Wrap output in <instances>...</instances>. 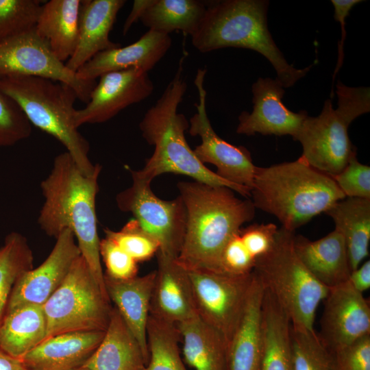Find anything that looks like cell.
<instances>
[{
    "label": "cell",
    "instance_id": "ab89813d",
    "mask_svg": "<svg viewBox=\"0 0 370 370\" xmlns=\"http://www.w3.org/2000/svg\"><path fill=\"white\" fill-rule=\"evenodd\" d=\"M239 231V230H238ZM238 231L225 245L220 258V271L242 275L252 273L257 260L241 240Z\"/></svg>",
    "mask_w": 370,
    "mask_h": 370
},
{
    "label": "cell",
    "instance_id": "2e32d148",
    "mask_svg": "<svg viewBox=\"0 0 370 370\" xmlns=\"http://www.w3.org/2000/svg\"><path fill=\"white\" fill-rule=\"evenodd\" d=\"M56 239L55 245L45 260L18 278L5 312L25 304L42 306L61 285L81 252L71 230H63Z\"/></svg>",
    "mask_w": 370,
    "mask_h": 370
},
{
    "label": "cell",
    "instance_id": "52a82bcc",
    "mask_svg": "<svg viewBox=\"0 0 370 370\" xmlns=\"http://www.w3.org/2000/svg\"><path fill=\"white\" fill-rule=\"evenodd\" d=\"M338 106L325 101L319 115L304 119L293 138L302 147L299 157L312 168L329 176L339 173L356 156L348 127L360 115L370 111L369 87H349L336 84Z\"/></svg>",
    "mask_w": 370,
    "mask_h": 370
},
{
    "label": "cell",
    "instance_id": "9a60e30c",
    "mask_svg": "<svg viewBox=\"0 0 370 370\" xmlns=\"http://www.w3.org/2000/svg\"><path fill=\"white\" fill-rule=\"evenodd\" d=\"M153 84L148 73L136 69L109 72L99 77L86 106L76 110V127L109 121L122 110L149 97Z\"/></svg>",
    "mask_w": 370,
    "mask_h": 370
},
{
    "label": "cell",
    "instance_id": "d4e9b609",
    "mask_svg": "<svg viewBox=\"0 0 370 370\" xmlns=\"http://www.w3.org/2000/svg\"><path fill=\"white\" fill-rule=\"evenodd\" d=\"M147 360L141 347L118 310L112 307L100 344L81 370H143Z\"/></svg>",
    "mask_w": 370,
    "mask_h": 370
},
{
    "label": "cell",
    "instance_id": "7bdbcfd3",
    "mask_svg": "<svg viewBox=\"0 0 370 370\" xmlns=\"http://www.w3.org/2000/svg\"><path fill=\"white\" fill-rule=\"evenodd\" d=\"M348 282L352 286L360 293L370 288V261H365L362 265L352 271Z\"/></svg>",
    "mask_w": 370,
    "mask_h": 370
},
{
    "label": "cell",
    "instance_id": "3957f363",
    "mask_svg": "<svg viewBox=\"0 0 370 370\" xmlns=\"http://www.w3.org/2000/svg\"><path fill=\"white\" fill-rule=\"evenodd\" d=\"M180 60L177 71L156 103L147 110L139 128L142 136L154 147L153 153L144 167L136 173L152 180L162 174L173 173L191 177L195 181L212 186H225L248 198L251 190L225 180L199 161L188 145L185 132L189 123L177 112L187 89Z\"/></svg>",
    "mask_w": 370,
    "mask_h": 370
},
{
    "label": "cell",
    "instance_id": "277c9868",
    "mask_svg": "<svg viewBox=\"0 0 370 370\" xmlns=\"http://www.w3.org/2000/svg\"><path fill=\"white\" fill-rule=\"evenodd\" d=\"M267 0L207 1L196 31L190 36L194 47L201 53L235 47L254 50L266 58L284 88L293 86L312 65L296 69L276 45L267 26Z\"/></svg>",
    "mask_w": 370,
    "mask_h": 370
},
{
    "label": "cell",
    "instance_id": "bcb514c9",
    "mask_svg": "<svg viewBox=\"0 0 370 370\" xmlns=\"http://www.w3.org/2000/svg\"><path fill=\"white\" fill-rule=\"evenodd\" d=\"M73 370H81V369H79V368H76V369H73Z\"/></svg>",
    "mask_w": 370,
    "mask_h": 370
},
{
    "label": "cell",
    "instance_id": "7c38bea8",
    "mask_svg": "<svg viewBox=\"0 0 370 370\" xmlns=\"http://www.w3.org/2000/svg\"><path fill=\"white\" fill-rule=\"evenodd\" d=\"M0 76L37 77L65 84L86 103L97 84L96 81L78 78L75 72L59 60L35 27L0 43Z\"/></svg>",
    "mask_w": 370,
    "mask_h": 370
},
{
    "label": "cell",
    "instance_id": "ee69618b",
    "mask_svg": "<svg viewBox=\"0 0 370 370\" xmlns=\"http://www.w3.org/2000/svg\"><path fill=\"white\" fill-rule=\"evenodd\" d=\"M153 0H135L132 10L127 17L123 27V34L125 35L132 25L140 20L145 11L152 4Z\"/></svg>",
    "mask_w": 370,
    "mask_h": 370
},
{
    "label": "cell",
    "instance_id": "5bb4252c",
    "mask_svg": "<svg viewBox=\"0 0 370 370\" xmlns=\"http://www.w3.org/2000/svg\"><path fill=\"white\" fill-rule=\"evenodd\" d=\"M323 301L317 334L330 352L370 334L369 301L348 281L330 288Z\"/></svg>",
    "mask_w": 370,
    "mask_h": 370
},
{
    "label": "cell",
    "instance_id": "d590c367",
    "mask_svg": "<svg viewBox=\"0 0 370 370\" xmlns=\"http://www.w3.org/2000/svg\"><path fill=\"white\" fill-rule=\"evenodd\" d=\"M106 238L114 242L137 262L150 259L159 250V243L133 219L119 231L105 228Z\"/></svg>",
    "mask_w": 370,
    "mask_h": 370
},
{
    "label": "cell",
    "instance_id": "5b68a950",
    "mask_svg": "<svg viewBox=\"0 0 370 370\" xmlns=\"http://www.w3.org/2000/svg\"><path fill=\"white\" fill-rule=\"evenodd\" d=\"M251 197L256 208L275 216L292 232L345 198L330 176L299 158L257 166Z\"/></svg>",
    "mask_w": 370,
    "mask_h": 370
},
{
    "label": "cell",
    "instance_id": "1f68e13d",
    "mask_svg": "<svg viewBox=\"0 0 370 370\" xmlns=\"http://www.w3.org/2000/svg\"><path fill=\"white\" fill-rule=\"evenodd\" d=\"M176 325L149 316L147 341L149 358L143 370H187L182 359Z\"/></svg>",
    "mask_w": 370,
    "mask_h": 370
},
{
    "label": "cell",
    "instance_id": "f35d334b",
    "mask_svg": "<svg viewBox=\"0 0 370 370\" xmlns=\"http://www.w3.org/2000/svg\"><path fill=\"white\" fill-rule=\"evenodd\" d=\"M99 254L106 266V275L125 280L137 275V262L108 238L100 240Z\"/></svg>",
    "mask_w": 370,
    "mask_h": 370
},
{
    "label": "cell",
    "instance_id": "836d02e7",
    "mask_svg": "<svg viewBox=\"0 0 370 370\" xmlns=\"http://www.w3.org/2000/svg\"><path fill=\"white\" fill-rule=\"evenodd\" d=\"M291 339L293 370H332L331 352L315 330L291 324Z\"/></svg>",
    "mask_w": 370,
    "mask_h": 370
},
{
    "label": "cell",
    "instance_id": "4316f807",
    "mask_svg": "<svg viewBox=\"0 0 370 370\" xmlns=\"http://www.w3.org/2000/svg\"><path fill=\"white\" fill-rule=\"evenodd\" d=\"M186 362L195 370H227V342L198 316L176 325Z\"/></svg>",
    "mask_w": 370,
    "mask_h": 370
},
{
    "label": "cell",
    "instance_id": "74e56055",
    "mask_svg": "<svg viewBox=\"0 0 370 370\" xmlns=\"http://www.w3.org/2000/svg\"><path fill=\"white\" fill-rule=\"evenodd\" d=\"M330 177L345 197L370 199V166L360 163L356 156Z\"/></svg>",
    "mask_w": 370,
    "mask_h": 370
},
{
    "label": "cell",
    "instance_id": "f546056e",
    "mask_svg": "<svg viewBox=\"0 0 370 370\" xmlns=\"http://www.w3.org/2000/svg\"><path fill=\"white\" fill-rule=\"evenodd\" d=\"M46 332L42 306L23 305L5 312L0 323V347L21 358L45 338Z\"/></svg>",
    "mask_w": 370,
    "mask_h": 370
},
{
    "label": "cell",
    "instance_id": "8992f818",
    "mask_svg": "<svg viewBox=\"0 0 370 370\" xmlns=\"http://www.w3.org/2000/svg\"><path fill=\"white\" fill-rule=\"evenodd\" d=\"M0 90L16 101L32 125L60 141L84 174L95 172L99 164L90 162L89 143L74 124L77 96L71 87L42 77L12 76L0 78Z\"/></svg>",
    "mask_w": 370,
    "mask_h": 370
},
{
    "label": "cell",
    "instance_id": "d6a6232c",
    "mask_svg": "<svg viewBox=\"0 0 370 370\" xmlns=\"http://www.w3.org/2000/svg\"><path fill=\"white\" fill-rule=\"evenodd\" d=\"M33 268V254L26 238L12 232L0 248V323L18 278Z\"/></svg>",
    "mask_w": 370,
    "mask_h": 370
},
{
    "label": "cell",
    "instance_id": "ffe728a7",
    "mask_svg": "<svg viewBox=\"0 0 370 370\" xmlns=\"http://www.w3.org/2000/svg\"><path fill=\"white\" fill-rule=\"evenodd\" d=\"M125 0H82L78 37L74 53L65 65L75 72L97 53L120 47L109 38Z\"/></svg>",
    "mask_w": 370,
    "mask_h": 370
},
{
    "label": "cell",
    "instance_id": "8d00e7d4",
    "mask_svg": "<svg viewBox=\"0 0 370 370\" xmlns=\"http://www.w3.org/2000/svg\"><path fill=\"white\" fill-rule=\"evenodd\" d=\"M31 134L32 124L23 111L0 90V147L12 146Z\"/></svg>",
    "mask_w": 370,
    "mask_h": 370
},
{
    "label": "cell",
    "instance_id": "8fae6325",
    "mask_svg": "<svg viewBox=\"0 0 370 370\" xmlns=\"http://www.w3.org/2000/svg\"><path fill=\"white\" fill-rule=\"evenodd\" d=\"M187 271L197 316L220 332L228 345L244 312L253 271L235 275L210 270Z\"/></svg>",
    "mask_w": 370,
    "mask_h": 370
},
{
    "label": "cell",
    "instance_id": "30bf717a",
    "mask_svg": "<svg viewBox=\"0 0 370 370\" xmlns=\"http://www.w3.org/2000/svg\"><path fill=\"white\" fill-rule=\"evenodd\" d=\"M132 184L117 194L116 202L134 216L140 227L159 243L158 253L177 258L185 234L186 213L180 196L172 200L157 197L151 182L130 171Z\"/></svg>",
    "mask_w": 370,
    "mask_h": 370
},
{
    "label": "cell",
    "instance_id": "83f0119b",
    "mask_svg": "<svg viewBox=\"0 0 370 370\" xmlns=\"http://www.w3.org/2000/svg\"><path fill=\"white\" fill-rule=\"evenodd\" d=\"M325 213L332 218L334 230L344 239L352 271L369 256L370 199L345 197Z\"/></svg>",
    "mask_w": 370,
    "mask_h": 370
},
{
    "label": "cell",
    "instance_id": "603a6c76",
    "mask_svg": "<svg viewBox=\"0 0 370 370\" xmlns=\"http://www.w3.org/2000/svg\"><path fill=\"white\" fill-rule=\"evenodd\" d=\"M156 271L142 276L119 280L104 274L106 289L126 325L138 341L144 356L149 358L147 326Z\"/></svg>",
    "mask_w": 370,
    "mask_h": 370
},
{
    "label": "cell",
    "instance_id": "e575fe53",
    "mask_svg": "<svg viewBox=\"0 0 370 370\" xmlns=\"http://www.w3.org/2000/svg\"><path fill=\"white\" fill-rule=\"evenodd\" d=\"M38 0H0V43L33 29L42 5Z\"/></svg>",
    "mask_w": 370,
    "mask_h": 370
},
{
    "label": "cell",
    "instance_id": "44dd1931",
    "mask_svg": "<svg viewBox=\"0 0 370 370\" xmlns=\"http://www.w3.org/2000/svg\"><path fill=\"white\" fill-rule=\"evenodd\" d=\"M105 331H78L44 339L21 360L28 370H73L95 352Z\"/></svg>",
    "mask_w": 370,
    "mask_h": 370
},
{
    "label": "cell",
    "instance_id": "d6986e66",
    "mask_svg": "<svg viewBox=\"0 0 370 370\" xmlns=\"http://www.w3.org/2000/svg\"><path fill=\"white\" fill-rule=\"evenodd\" d=\"M171 43L169 35L148 30L131 45L97 53L76 75L82 80L96 81L105 73L129 69L148 73L165 56Z\"/></svg>",
    "mask_w": 370,
    "mask_h": 370
},
{
    "label": "cell",
    "instance_id": "4fadbf2b",
    "mask_svg": "<svg viewBox=\"0 0 370 370\" xmlns=\"http://www.w3.org/2000/svg\"><path fill=\"white\" fill-rule=\"evenodd\" d=\"M206 69H199L195 78L199 102L197 112L190 119L188 132L199 136L201 143L193 150L204 164L208 163L217 168L215 172L225 180L251 190L257 166L249 151L243 146L232 145L219 137L212 128L206 112V90L204 86Z\"/></svg>",
    "mask_w": 370,
    "mask_h": 370
},
{
    "label": "cell",
    "instance_id": "b9f144b4",
    "mask_svg": "<svg viewBox=\"0 0 370 370\" xmlns=\"http://www.w3.org/2000/svg\"><path fill=\"white\" fill-rule=\"evenodd\" d=\"M334 6V18L336 21H338L341 27V40L338 47V60L335 67L333 79H334L337 73L339 71L343 62L344 51L343 47L346 38L345 31V19L348 16L352 8L361 3V0H332Z\"/></svg>",
    "mask_w": 370,
    "mask_h": 370
},
{
    "label": "cell",
    "instance_id": "4dcf8cb0",
    "mask_svg": "<svg viewBox=\"0 0 370 370\" xmlns=\"http://www.w3.org/2000/svg\"><path fill=\"white\" fill-rule=\"evenodd\" d=\"M207 1L199 0H153L140 21L149 30L169 35L181 31L191 36L206 9Z\"/></svg>",
    "mask_w": 370,
    "mask_h": 370
},
{
    "label": "cell",
    "instance_id": "60d3db41",
    "mask_svg": "<svg viewBox=\"0 0 370 370\" xmlns=\"http://www.w3.org/2000/svg\"><path fill=\"white\" fill-rule=\"evenodd\" d=\"M331 354L332 370H370V334Z\"/></svg>",
    "mask_w": 370,
    "mask_h": 370
},
{
    "label": "cell",
    "instance_id": "6da1fadb",
    "mask_svg": "<svg viewBox=\"0 0 370 370\" xmlns=\"http://www.w3.org/2000/svg\"><path fill=\"white\" fill-rule=\"evenodd\" d=\"M99 164L90 175L84 174L66 151L58 155L51 172L40 183L45 201L38 224L48 236L72 231L81 256L103 295L108 297L99 254L96 198L99 191Z\"/></svg>",
    "mask_w": 370,
    "mask_h": 370
},
{
    "label": "cell",
    "instance_id": "cb8c5ba5",
    "mask_svg": "<svg viewBox=\"0 0 370 370\" xmlns=\"http://www.w3.org/2000/svg\"><path fill=\"white\" fill-rule=\"evenodd\" d=\"M254 280L241 319L227 345V370H259L262 352V307L264 288Z\"/></svg>",
    "mask_w": 370,
    "mask_h": 370
},
{
    "label": "cell",
    "instance_id": "9c48e42d",
    "mask_svg": "<svg viewBox=\"0 0 370 370\" xmlns=\"http://www.w3.org/2000/svg\"><path fill=\"white\" fill-rule=\"evenodd\" d=\"M42 307L45 338L64 332L106 331L112 310L82 256Z\"/></svg>",
    "mask_w": 370,
    "mask_h": 370
},
{
    "label": "cell",
    "instance_id": "7a4b0ae2",
    "mask_svg": "<svg viewBox=\"0 0 370 370\" xmlns=\"http://www.w3.org/2000/svg\"><path fill=\"white\" fill-rule=\"evenodd\" d=\"M185 206V234L177 261L187 270L220 271L222 250L242 225L251 221L255 206L225 186L197 181L177 184ZM221 272V271H220Z\"/></svg>",
    "mask_w": 370,
    "mask_h": 370
},
{
    "label": "cell",
    "instance_id": "7402d4cb",
    "mask_svg": "<svg viewBox=\"0 0 370 370\" xmlns=\"http://www.w3.org/2000/svg\"><path fill=\"white\" fill-rule=\"evenodd\" d=\"M293 247L303 264L323 286L330 288L348 281L352 270L347 250L336 230L316 241L295 234Z\"/></svg>",
    "mask_w": 370,
    "mask_h": 370
},
{
    "label": "cell",
    "instance_id": "f6af8a7d",
    "mask_svg": "<svg viewBox=\"0 0 370 370\" xmlns=\"http://www.w3.org/2000/svg\"><path fill=\"white\" fill-rule=\"evenodd\" d=\"M0 370H27L21 358H15L0 347Z\"/></svg>",
    "mask_w": 370,
    "mask_h": 370
},
{
    "label": "cell",
    "instance_id": "e0dca14e",
    "mask_svg": "<svg viewBox=\"0 0 370 370\" xmlns=\"http://www.w3.org/2000/svg\"><path fill=\"white\" fill-rule=\"evenodd\" d=\"M284 88L277 78H258L251 86L253 110L239 115L236 132L247 136L290 135L293 138L308 114L286 107L282 100Z\"/></svg>",
    "mask_w": 370,
    "mask_h": 370
},
{
    "label": "cell",
    "instance_id": "ba28073f",
    "mask_svg": "<svg viewBox=\"0 0 370 370\" xmlns=\"http://www.w3.org/2000/svg\"><path fill=\"white\" fill-rule=\"evenodd\" d=\"M295 232L278 228L274 243L254 273L288 315L293 325L314 330L315 314L328 288L306 268L293 247Z\"/></svg>",
    "mask_w": 370,
    "mask_h": 370
},
{
    "label": "cell",
    "instance_id": "f1b7e54d",
    "mask_svg": "<svg viewBox=\"0 0 370 370\" xmlns=\"http://www.w3.org/2000/svg\"><path fill=\"white\" fill-rule=\"evenodd\" d=\"M291 322L275 298L264 289L262 307V352L259 370H293Z\"/></svg>",
    "mask_w": 370,
    "mask_h": 370
},
{
    "label": "cell",
    "instance_id": "484cf974",
    "mask_svg": "<svg viewBox=\"0 0 370 370\" xmlns=\"http://www.w3.org/2000/svg\"><path fill=\"white\" fill-rule=\"evenodd\" d=\"M82 0H51L42 5L35 29L57 57L68 60L75 51Z\"/></svg>",
    "mask_w": 370,
    "mask_h": 370
},
{
    "label": "cell",
    "instance_id": "7dc6e473",
    "mask_svg": "<svg viewBox=\"0 0 370 370\" xmlns=\"http://www.w3.org/2000/svg\"><path fill=\"white\" fill-rule=\"evenodd\" d=\"M27 370H28V369H27Z\"/></svg>",
    "mask_w": 370,
    "mask_h": 370
},
{
    "label": "cell",
    "instance_id": "ac0fdd59",
    "mask_svg": "<svg viewBox=\"0 0 370 370\" xmlns=\"http://www.w3.org/2000/svg\"><path fill=\"white\" fill-rule=\"evenodd\" d=\"M157 256L149 314L175 325L197 317L188 271L177 258Z\"/></svg>",
    "mask_w": 370,
    "mask_h": 370
}]
</instances>
